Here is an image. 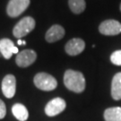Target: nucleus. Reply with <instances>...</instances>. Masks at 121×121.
Instances as JSON below:
<instances>
[{
	"label": "nucleus",
	"mask_w": 121,
	"mask_h": 121,
	"mask_svg": "<svg viewBox=\"0 0 121 121\" xmlns=\"http://www.w3.org/2000/svg\"><path fill=\"white\" fill-rule=\"evenodd\" d=\"M64 83L70 91L81 93L85 89V78L81 72L68 69L64 75Z\"/></svg>",
	"instance_id": "obj_1"
},
{
	"label": "nucleus",
	"mask_w": 121,
	"mask_h": 121,
	"mask_svg": "<svg viewBox=\"0 0 121 121\" xmlns=\"http://www.w3.org/2000/svg\"><path fill=\"white\" fill-rule=\"evenodd\" d=\"M34 84L37 88L42 91H53L57 86L56 78L47 73H39L34 76Z\"/></svg>",
	"instance_id": "obj_2"
},
{
	"label": "nucleus",
	"mask_w": 121,
	"mask_h": 121,
	"mask_svg": "<svg viewBox=\"0 0 121 121\" xmlns=\"http://www.w3.org/2000/svg\"><path fill=\"white\" fill-rule=\"evenodd\" d=\"M35 24H36L35 20L32 17H30V16L23 17L13 27V36L17 39H21L22 37H24L34 29Z\"/></svg>",
	"instance_id": "obj_3"
},
{
	"label": "nucleus",
	"mask_w": 121,
	"mask_h": 121,
	"mask_svg": "<svg viewBox=\"0 0 121 121\" xmlns=\"http://www.w3.org/2000/svg\"><path fill=\"white\" fill-rule=\"evenodd\" d=\"M99 31L105 36H115L121 33V23L117 20H105L99 26Z\"/></svg>",
	"instance_id": "obj_4"
},
{
	"label": "nucleus",
	"mask_w": 121,
	"mask_h": 121,
	"mask_svg": "<svg viewBox=\"0 0 121 121\" xmlns=\"http://www.w3.org/2000/svg\"><path fill=\"white\" fill-rule=\"evenodd\" d=\"M30 4V0H10L6 12L10 17H17L25 11Z\"/></svg>",
	"instance_id": "obj_5"
},
{
	"label": "nucleus",
	"mask_w": 121,
	"mask_h": 121,
	"mask_svg": "<svg viewBox=\"0 0 121 121\" xmlns=\"http://www.w3.org/2000/svg\"><path fill=\"white\" fill-rule=\"evenodd\" d=\"M66 103L65 99L62 98H55L48 101V104L45 107V113L48 117H54L61 112H63L65 109Z\"/></svg>",
	"instance_id": "obj_6"
},
{
	"label": "nucleus",
	"mask_w": 121,
	"mask_h": 121,
	"mask_svg": "<svg viewBox=\"0 0 121 121\" xmlns=\"http://www.w3.org/2000/svg\"><path fill=\"white\" fill-rule=\"evenodd\" d=\"M37 58V54L32 49H24L18 53L15 62L20 67H27L33 64Z\"/></svg>",
	"instance_id": "obj_7"
},
{
	"label": "nucleus",
	"mask_w": 121,
	"mask_h": 121,
	"mask_svg": "<svg viewBox=\"0 0 121 121\" xmlns=\"http://www.w3.org/2000/svg\"><path fill=\"white\" fill-rule=\"evenodd\" d=\"M85 48V42L82 39L74 38L70 39L65 46V52L69 56H77Z\"/></svg>",
	"instance_id": "obj_8"
},
{
	"label": "nucleus",
	"mask_w": 121,
	"mask_h": 121,
	"mask_svg": "<svg viewBox=\"0 0 121 121\" xmlns=\"http://www.w3.org/2000/svg\"><path fill=\"white\" fill-rule=\"evenodd\" d=\"M16 80L13 74L5 75L2 81V91L6 98H13L15 94Z\"/></svg>",
	"instance_id": "obj_9"
},
{
	"label": "nucleus",
	"mask_w": 121,
	"mask_h": 121,
	"mask_svg": "<svg viewBox=\"0 0 121 121\" xmlns=\"http://www.w3.org/2000/svg\"><path fill=\"white\" fill-rule=\"evenodd\" d=\"M64 36H65V29L61 25L55 24L51 26L46 32L45 39L49 43H53L61 39Z\"/></svg>",
	"instance_id": "obj_10"
},
{
	"label": "nucleus",
	"mask_w": 121,
	"mask_h": 121,
	"mask_svg": "<svg viewBox=\"0 0 121 121\" xmlns=\"http://www.w3.org/2000/svg\"><path fill=\"white\" fill-rule=\"evenodd\" d=\"M0 52L5 59H9L13 54H17L18 48L9 39H2L0 40Z\"/></svg>",
	"instance_id": "obj_11"
},
{
	"label": "nucleus",
	"mask_w": 121,
	"mask_h": 121,
	"mask_svg": "<svg viewBox=\"0 0 121 121\" xmlns=\"http://www.w3.org/2000/svg\"><path fill=\"white\" fill-rule=\"evenodd\" d=\"M111 96L115 100L121 99V72L116 73L112 79Z\"/></svg>",
	"instance_id": "obj_12"
},
{
	"label": "nucleus",
	"mask_w": 121,
	"mask_h": 121,
	"mask_svg": "<svg viewBox=\"0 0 121 121\" xmlns=\"http://www.w3.org/2000/svg\"><path fill=\"white\" fill-rule=\"evenodd\" d=\"M12 112L13 116L20 121H26L29 117V112L24 105L21 103L14 104L12 107Z\"/></svg>",
	"instance_id": "obj_13"
},
{
	"label": "nucleus",
	"mask_w": 121,
	"mask_h": 121,
	"mask_svg": "<svg viewBox=\"0 0 121 121\" xmlns=\"http://www.w3.org/2000/svg\"><path fill=\"white\" fill-rule=\"evenodd\" d=\"M105 121H121V107H112L104 111Z\"/></svg>",
	"instance_id": "obj_14"
},
{
	"label": "nucleus",
	"mask_w": 121,
	"mask_h": 121,
	"mask_svg": "<svg viewBox=\"0 0 121 121\" xmlns=\"http://www.w3.org/2000/svg\"><path fill=\"white\" fill-rule=\"evenodd\" d=\"M70 10L75 14L82 13L86 7L85 0H68Z\"/></svg>",
	"instance_id": "obj_15"
},
{
	"label": "nucleus",
	"mask_w": 121,
	"mask_h": 121,
	"mask_svg": "<svg viewBox=\"0 0 121 121\" xmlns=\"http://www.w3.org/2000/svg\"><path fill=\"white\" fill-rule=\"evenodd\" d=\"M110 61L113 65H121V49L113 52L110 56Z\"/></svg>",
	"instance_id": "obj_16"
},
{
	"label": "nucleus",
	"mask_w": 121,
	"mask_h": 121,
	"mask_svg": "<svg viewBox=\"0 0 121 121\" xmlns=\"http://www.w3.org/2000/svg\"><path fill=\"white\" fill-rule=\"evenodd\" d=\"M6 114V107H5V104L4 102L0 99V119L4 118V116Z\"/></svg>",
	"instance_id": "obj_17"
},
{
	"label": "nucleus",
	"mask_w": 121,
	"mask_h": 121,
	"mask_svg": "<svg viewBox=\"0 0 121 121\" xmlns=\"http://www.w3.org/2000/svg\"><path fill=\"white\" fill-rule=\"evenodd\" d=\"M17 43H18V45H20V46H21V45H22V40L19 39V40L17 41Z\"/></svg>",
	"instance_id": "obj_18"
},
{
	"label": "nucleus",
	"mask_w": 121,
	"mask_h": 121,
	"mask_svg": "<svg viewBox=\"0 0 121 121\" xmlns=\"http://www.w3.org/2000/svg\"><path fill=\"white\" fill-rule=\"evenodd\" d=\"M22 45H26V41H25V40H22Z\"/></svg>",
	"instance_id": "obj_19"
},
{
	"label": "nucleus",
	"mask_w": 121,
	"mask_h": 121,
	"mask_svg": "<svg viewBox=\"0 0 121 121\" xmlns=\"http://www.w3.org/2000/svg\"><path fill=\"white\" fill-rule=\"evenodd\" d=\"M119 8H120V11H121V4H120V6H119Z\"/></svg>",
	"instance_id": "obj_20"
}]
</instances>
